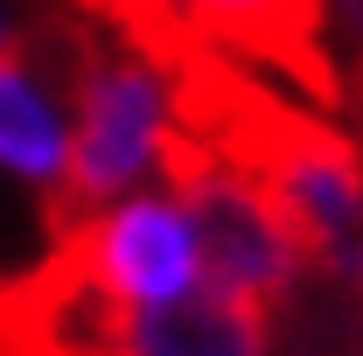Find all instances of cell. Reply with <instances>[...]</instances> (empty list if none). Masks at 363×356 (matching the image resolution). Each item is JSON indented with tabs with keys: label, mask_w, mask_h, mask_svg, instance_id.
I'll return each instance as SVG.
<instances>
[{
	"label": "cell",
	"mask_w": 363,
	"mask_h": 356,
	"mask_svg": "<svg viewBox=\"0 0 363 356\" xmlns=\"http://www.w3.org/2000/svg\"><path fill=\"white\" fill-rule=\"evenodd\" d=\"M315 35H321V63L350 91V70H363V0H315Z\"/></svg>",
	"instance_id": "8"
},
{
	"label": "cell",
	"mask_w": 363,
	"mask_h": 356,
	"mask_svg": "<svg viewBox=\"0 0 363 356\" xmlns=\"http://www.w3.org/2000/svg\"><path fill=\"white\" fill-rule=\"evenodd\" d=\"M14 43V21H7V0H0V49Z\"/></svg>",
	"instance_id": "9"
},
{
	"label": "cell",
	"mask_w": 363,
	"mask_h": 356,
	"mask_svg": "<svg viewBox=\"0 0 363 356\" xmlns=\"http://www.w3.org/2000/svg\"><path fill=\"white\" fill-rule=\"evenodd\" d=\"M266 356H363V272L301 259L286 287L259 301Z\"/></svg>",
	"instance_id": "7"
},
{
	"label": "cell",
	"mask_w": 363,
	"mask_h": 356,
	"mask_svg": "<svg viewBox=\"0 0 363 356\" xmlns=\"http://www.w3.org/2000/svg\"><path fill=\"white\" fill-rule=\"evenodd\" d=\"M0 175L63 210L70 182V21L0 49Z\"/></svg>",
	"instance_id": "6"
},
{
	"label": "cell",
	"mask_w": 363,
	"mask_h": 356,
	"mask_svg": "<svg viewBox=\"0 0 363 356\" xmlns=\"http://www.w3.org/2000/svg\"><path fill=\"white\" fill-rule=\"evenodd\" d=\"M84 14L119 28L126 43L154 49L161 63L224 56V63L301 84V98H315L321 112H342L350 98L335 84V70L321 63L315 0H91Z\"/></svg>",
	"instance_id": "3"
},
{
	"label": "cell",
	"mask_w": 363,
	"mask_h": 356,
	"mask_svg": "<svg viewBox=\"0 0 363 356\" xmlns=\"http://www.w3.org/2000/svg\"><path fill=\"white\" fill-rule=\"evenodd\" d=\"M43 266L77 279L84 294L112 301V308H154V301L203 287V252H196L189 210L175 203L168 182H147V189H126V196L84 210V217H63L56 252Z\"/></svg>",
	"instance_id": "4"
},
{
	"label": "cell",
	"mask_w": 363,
	"mask_h": 356,
	"mask_svg": "<svg viewBox=\"0 0 363 356\" xmlns=\"http://www.w3.org/2000/svg\"><path fill=\"white\" fill-rule=\"evenodd\" d=\"M182 133L238 161L279 203L301 252L363 272V147L315 98H286L279 77L224 56H175Z\"/></svg>",
	"instance_id": "1"
},
{
	"label": "cell",
	"mask_w": 363,
	"mask_h": 356,
	"mask_svg": "<svg viewBox=\"0 0 363 356\" xmlns=\"http://www.w3.org/2000/svg\"><path fill=\"white\" fill-rule=\"evenodd\" d=\"M77 7H91V0H77Z\"/></svg>",
	"instance_id": "11"
},
{
	"label": "cell",
	"mask_w": 363,
	"mask_h": 356,
	"mask_svg": "<svg viewBox=\"0 0 363 356\" xmlns=\"http://www.w3.org/2000/svg\"><path fill=\"white\" fill-rule=\"evenodd\" d=\"M175 147H182L175 63L126 43L105 21H70V182H63L56 223L161 182Z\"/></svg>",
	"instance_id": "2"
},
{
	"label": "cell",
	"mask_w": 363,
	"mask_h": 356,
	"mask_svg": "<svg viewBox=\"0 0 363 356\" xmlns=\"http://www.w3.org/2000/svg\"><path fill=\"white\" fill-rule=\"evenodd\" d=\"M357 112H363V70H357Z\"/></svg>",
	"instance_id": "10"
},
{
	"label": "cell",
	"mask_w": 363,
	"mask_h": 356,
	"mask_svg": "<svg viewBox=\"0 0 363 356\" xmlns=\"http://www.w3.org/2000/svg\"><path fill=\"white\" fill-rule=\"evenodd\" d=\"M161 182L175 189V203L189 210V230H196V252H203V279L210 287H224V294L259 308L266 294L286 287V272L308 259L301 238H294V223L279 217V203L238 161L196 147L189 133L168 154V175Z\"/></svg>",
	"instance_id": "5"
}]
</instances>
